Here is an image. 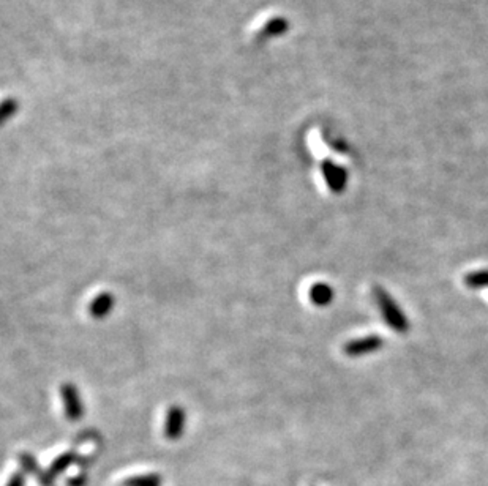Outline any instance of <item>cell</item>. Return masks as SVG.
<instances>
[{"label": "cell", "mask_w": 488, "mask_h": 486, "mask_svg": "<svg viewBox=\"0 0 488 486\" xmlns=\"http://www.w3.org/2000/svg\"><path fill=\"white\" fill-rule=\"evenodd\" d=\"M465 284L469 288H485L488 286V270H479L468 273L465 277Z\"/></svg>", "instance_id": "ba28073f"}, {"label": "cell", "mask_w": 488, "mask_h": 486, "mask_svg": "<svg viewBox=\"0 0 488 486\" xmlns=\"http://www.w3.org/2000/svg\"><path fill=\"white\" fill-rule=\"evenodd\" d=\"M310 300L314 305H318V306H325V305H329L330 302H332V299H334V289L329 286V284H324V283H316V284H313L312 288H310Z\"/></svg>", "instance_id": "52a82bcc"}, {"label": "cell", "mask_w": 488, "mask_h": 486, "mask_svg": "<svg viewBox=\"0 0 488 486\" xmlns=\"http://www.w3.org/2000/svg\"><path fill=\"white\" fill-rule=\"evenodd\" d=\"M323 174L325 182H327L329 188L332 189V192L338 193L343 192L346 187V172L343 167L335 166L334 163H324L323 165Z\"/></svg>", "instance_id": "5b68a950"}, {"label": "cell", "mask_w": 488, "mask_h": 486, "mask_svg": "<svg viewBox=\"0 0 488 486\" xmlns=\"http://www.w3.org/2000/svg\"><path fill=\"white\" fill-rule=\"evenodd\" d=\"M382 345V340L380 336H364L359 338V340H353L349 343H346L343 347V352L349 357H360L365 356V354L375 352L376 349H380Z\"/></svg>", "instance_id": "3957f363"}, {"label": "cell", "mask_w": 488, "mask_h": 486, "mask_svg": "<svg viewBox=\"0 0 488 486\" xmlns=\"http://www.w3.org/2000/svg\"><path fill=\"white\" fill-rule=\"evenodd\" d=\"M375 297L377 300V305H380L381 313L384 316V319L387 324H389L393 330L397 332H406L408 330V321L405 318V314L398 310L397 303L391 299V295L386 292L384 289L376 288L375 289Z\"/></svg>", "instance_id": "6da1fadb"}, {"label": "cell", "mask_w": 488, "mask_h": 486, "mask_svg": "<svg viewBox=\"0 0 488 486\" xmlns=\"http://www.w3.org/2000/svg\"><path fill=\"white\" fill-rule=\"evenodd\" d=\"M60 396H62V403H64L65 415L68 417V420H71V421L80 420L84 414V408H82V401L80 398V392H78V389L70 382L62 384Z\"/></svg>", "instance_id": "7a4b0ae2"}, {"label": "cell", "mask_w": 488, "mask_h": 486, "mask_svg": "<svg viewBox=\"0 0 488 486\" xmlns=\"http://www.w3.org/2000/svg\"><path fill=\"white\" fill-rule=\"evenodd\" d=\"M183 426H185V412H183L181 406H172L166 415V436L170 439H177L182 435Z\"/></svg>", "instance_id": "277c9868"}, {"label": "cell", "mask_w": 488, "mask_h": 486, "mask_svg": "<svg viewBox=\"0 0 488 486\" xmlns=\"http://www.w3.org/2000/svg\"><path fill=\"white\" fill-rule=\"evenodd\" d=\"M114 302L115 300L109 292L98 294L97 297L92 300L91 306H89V311H91L92 318L102 319V318H104V316H108L109 313H111Z\"/></svg>", "instance_id": "8992f818"}]
</instances>
